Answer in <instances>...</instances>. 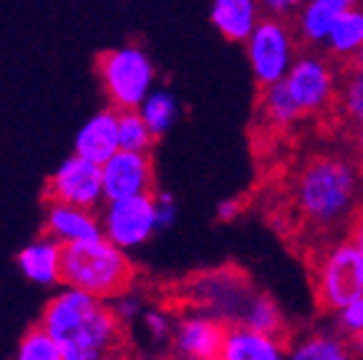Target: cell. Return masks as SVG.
Here are the masks:
<instances>
[{
  "mask_svg": "<svg viewBox=\"0 0 363 360\" xmlns=\"http://www.w3.org/2000/svg\"><path fill=\"white\" fill-rule=\"evenodd\" d=\"M353 71H356V74H361V76H363V51L358 53L356 58H353Z\"/></svg>",
  "mask_w": 363,
  "mask_h": 360,
  "instance_id": "33",
  "label": "cell"
},
{
  "mask_svg": "<svg viewBox=\"0 0 363 360\" xmlns=\"http://www.w3.org/2000/svg\"><path fill=\"white\" fill-rule=\"evenodd\" d=\"M40 325L63 360H108L119 348V315L79 290H66L45 305Z\"/></svg>",
  "mask_w": 363,
  "mask_h": 360,
  "instance_id": "1",
  "label": "cell"
},
{
  "mask_svg": "<svg viewBox=\"0 0 363 360\" xmlns=\"http://www.w3.org/2000/svg\"><path fill=\"white\" fill-rule=\"evenodd\" d=\"M340 106L348 116L363 121V76L356 71H351V76H346L340 86Z\"/></svg>",
  "mask_w": 363,
  "mask_h": 360,
  "instance_id": "25",
  "label": "cell"
},
{
  "mask_svg": "<svg viewBox=\"0 0 363 360\" xmlns=\"http://www.w3.org/2000/svg\"><path fill=\"white\" fill-rule=\"evenodd\" d=\"M16 360H63V353L53 338L43 330V325H33L18 343Z\"/></svg>",
  "mask_w": 363,
  "mask_h": 360,
  "instance_id": "24",
  "label": "cell"
},
{
  "mask_svg": "<svg viewBox=\"0 0 363 360\" xmlns=\"http://www.w3.org/2000/svg\"><path fill=\"white\" fill-rule=\"evenodd\" d=\"M356 348H358V353L363 355V335H358V338H356Z\"/></svg>",
  "mask_w": 363,
  "mask_h": 360,
  "instance_id": "34",
  "label": "cell"
},
{
  "mask_svg": "<svg viewBox=\"0 0 363 360\" xmlns=\"http://www.w3.org/2000/svg\"><path fill=\"white\" fill-rule=\"evenodd\" d=\"M220 360H288V350L272 335L250 330L245 325H230Z\"/></svg>",
  "mask_w": 363,
  "mask_h": 360,
  "instance_id": "14",
  "label": "cell"
},
{
  "mask_svg": "<svg viewBox=\"0 0 363 360\" xmlns=\"http://www.w3.org/2000/svg\"><path fill=\"white\" fill-rule=\"evenodd\" d=\"M144 322H147L149 332H152L154 338H164L167 332H169V322H167V317L162 313H147Z\"/></svg>",
  "mask_w": 363,
  "mask_h": 360,
  "instance_id": "29",
  "label": "cell"
},
{
  "mask_svg": "<svg viewBox=\"0 0 363 360\" xmlns=\"http://www.w3.org/2000/svg\"><path fill=\"white\" fill-rule=\"evenodd\" d=\"M154 134L139 111H119V147L121 152L149 154Z\"/></svg>",
  "mask_w": 363,
  "mask_h": 360,
  "instance_id": "22",
  "label": "cell"
},
{
  "mask_svg": "<svg viewBox=\"0 0 363 360\" xmlns=\"http://www.w3.org/2000/svg\"><path fill=\"white\" fill-rule=\"evenodd\" d=\"M247 61L260 86L270 89L275 84H283L293 63L298 61L295 35L288 23L262 18L257 30L247 40Z\"/></svg>",
  "mask_w": 363,
  "mask_h": 360,
  "instance_id": "5",
  "label": "cell"
},
{
  "mask_svg": "<svg viewBox=\"0 0 363 360\" xmlns=\"http://www.w3.org/2000/svg\"><path fill=\"white\" fill-rule=\"evenodd\" d=\"M325 45L338 58H356L363 51V6L351 3V8L338 18Z\"/></svg>",
  "mask_w": 363,
  "mask_h": 360,
  "instance_id": "18",
  "label": "cell"
},
{
  "mask_svg": "<svg viewBox=\"0 0 363 360\" xmlns=\"http://www.w3.org/2000/svg\"><path fill=\"white\" fill-rule=\"evenodd\" d=\"M139 113L152 129V134L162 136L177 121V99L169 91H152L147 101L142 103V108H139Z\"/></svg>",
  "mask_w": 363,
  "mask_h": 360,
  "instance_id": "21",
  "label": "cell"
},
{
  "mask_svg": "<svg viewBox=\"0 0 363 360\" xmlns=\"http://www.w3.org/2000/svg\"><path fill=\"white\" fill-rule=\"evenodd\" d=\"M157 207L154 194L108 202L101 217V232L119 249L139 247L157 232Z\"/></svg>",
  "mask_w": 363,
  "mask_h": 360,
  "instance_id": "7",
  "label": "cell"
},
{
  "mask_svg": "<svg viewBox=\"0 0 363 360\" xmlns=\"http://www.w3.org/2000/svg\"><path fill=\"white\" fill-rule=\"evenodd\" d=\"M335 320L348 335H356V338L363 335V295L358 300H353L351 305H346L340 313H335Z\"/></svg>",
  "mask_w": 363,
  "mask_h": 360,
  "instance_id": "26",
  "label": "cell"
},
{
  "mask_svg": "<svg viewBox=\"0 0 363 360\" xmlns=\"http://www.w3.org/2000/svg\"><path fill=\"white\" fill-rule=\"evenodd\" d=\"M348 8H351L348 0H311V3H303L298 18H295L301 38L308 40V43H328L335 23Z\"/></svg>",
  "mask_w": 363,
  "mask_h": 360,
  "instance_id": "16",
  "label": "cell"
},
{
  "mask_svg": "<svg viewBox=\"0 0 363 360\" xmlns=\"http://www.w3.org/2000/svg\"><path fill=\"white\" fill-rule=\"evenodd\" d=\"M315 293L325 310H340L363 295V265L351 242H335L325 249L315 272Z\"/></svg>",
  "mask_w": 363,
  "mask_h": 360,
  "instance_id": "6",
  "label": "cell"
},
{
  "mask_svg": "<svg viewBox=\"0 0 363 360\" xmlns=\"http://www.w3.org/2000/svg\"><path fill=\"white\" fill-rule=\"evenodd\" d=\"M210 18L227 40L247 43L262 21V8L255 0H217L212 3Z\"/></svg>",
  "mask_w": 363,
  "mask_h": 360,
  "instance_id": "15",
  "label": "cell"
},
{
  "mask_svg": "<svg viewBox=\"0 0 363 360\" xmlns=\"http://www.w3.org/2000/svg\"><path fill=\"white\" fill-rule=\"evenodd\" d=\"M61 244H56L53 240L45 237V240H38V242L21 249L18 267L28 280L38 282V285H53V282H61Z\"/></svg>",
  "mask_w": 363,
  "mask_h": 360,
  "instance_id": "17",
  "label": "cell"
},
{
  "mask_svg": "<svg viewBox=\"0 0 363 360\" xmlns=\"http://www.w3.org/2000/svg\"><path fill=\"white\" fill-rule=\"evenodd\" d=\"M154 207H157V227L159 230H164L174 222V214H177V204L172 199V194L162 191V194H154Z\"/></svg>",
  "mask_w": 363,
  "mask_h": 360,
  "instance_id": "27",
  "label": "cell"
},
{
  "mask_svg": "<svg viewBox=\"0 0 363 360\" xmlns=\"http://www.w3.org/2000/svg\"><path fill=\"white\" fill-rule=\"evenodd\" d=\"M242 325L250 327V330L265 332V335L278 338L280 327H283V313L275 305V300L265 298V295H257V298H252L245 305Z\"/></svg>",
  "mask_w": 363,
  "mask_h": 360,
  "instance_id": "20",
  "label": "cell"
},
{
  "mask_svg": "<svg viewBox=\"0 0 363 360\" xmlns=\"http://www.w3.org/2000/svg\"><path fill=\"white\" fill-rule=\"evenodd\" d=\"M45 197L51 204H66V207H79L91 212L99 204V199H104L101 167L86 162L76 154L68 157L48 179Z\"/></svg>",
  "mask_w": 363,
  "mask_h": 360,
  "instance_id": "8",
  "label": "cell"
},
{
  "mask_svg": "<svg viewBox=\"0 0 363 360\" xmlns=\"http://www.w3.org/2000/svg\"><path fill=\"white\" fill-rule=\"evenodd\" d=\"M227 327L212 317H184L177 327V348L187 360H220Z\"/></svg>",
  "mask_w": 363,
  "mask_h": 360,
  "instance_id": "13",
  "label": "cell"
},
{
  "mask_svg": "<svg viewBox=\"0 0 363 360\" xmlns=\"http://www.w3.org/2000/svg\"><path fill=\"white\" fill-rule=\"evenodd\" d=\"M45 235L61 247L71 244L91 242V240H101V222L91 212L79 207H66V204H51L45 214Z\"/></svg>",
  "mask_w": 363,
  "mask_h": 360,
  "instance_id": "12",
  "label": "cell"
},
{
  "mask_svg": "<svg viewBox=\"0 0 363 360\" xmlns=\"http://www.w3.org/2000/svg\"><path fill=\"white\" fill-rule=\"evenodd\" d=\"M356 144H358V157L363 164V121H358V131H356Z\"/></svg>",
  "mask_w": 363,
  "mask_h": 360,
  "instance_id": "32",
  "label": "cell"
},
{
  "mask_svg": "<svg viewBox=\"0 0 363 360\" xmlns=\"http://www.w3.org/2000/svg\"><path fill=\"white\" fill-rule=\"evenodd\" d=\"M262 113L275 126H288L303 116L301 108L295 106V101L290 99L285 84H275L270 89H265V94H262Z\"/></svg>",
  "mask_w": 363,
  "mask_h": 360,
  "instance_id": "23",
  "label": "cell"
},
{
  "mask_svg": "<svg viewBox=\"0 0 363 360\" xmlns=\"http://www.w3.org/2000/svg\"><path fill=\"white\" fill-rule=\"evenodd\" d=\"M348 242L356 249V254L361 257V265H363V214H358L356 220H353L351 232H348Z\"/></svg>",
  "mask_w": 363,
  "mask_h": 360,
  "instance_id": "30",
  "label": "cell"
},
{
  "mask_svg": "<svg viewBox=\"0 0 363 360\" xmlns=\"http://www.w3.org/2000/svg\"><path fill=\"white\" fill-rule=\"evenodd\" d=\"M104 171V199L121 202L152 194V162L149 154L119 152L101 167Z\"/></svg>",
  "mask_w": 363,
  "mask_h": 360,
  "instance_id": "10",
  "label": "cell"
},
{
  "mask_svg": "<svg viewBox=\"0 0 363 360\" xmlns=\"http://www.w3.org/2000/svg\"><path fill=\"white\" fill-rule=\"evenodd\" d=\"M358 174L348 159L320 154L311 159L295 179V204L303 220L328 230L346 220L356 204Z\"/></svg>",
  "mask_w": 363,
  "mask_h": 360,
  "instance_id": "2",
  "label": "cell"
},
{
  "mask_svg": "<svg viewBox=\"0 0 363 360\" xmlns=\"http://www.w3.org/2000/svg\"><path fill=\"white\" fill-rule=\"evenodd\" d=\"M238 212H240V202H235V199L220 202V207H217V217H220V220H233Z\"/></svg>",
  "mask_w": 363,
  "mask_h": 360,
  "instance_id": "31",
  "label": "cell"
},
{
  "mask_svg": "<svg viewBox=\"0 0 363 360\" xmlns=\"http://www.w3.org/2000/svg\"><path fill=\"white\" fill-rule=\"evenodd\" d=\"M76 157L86 159L91 164H104L113 159L121 152L119 147V111L106 108L99 111L96 116H91L84 126L79 129L74 141Z\"/></svg>",
  "mask_w": 363,
  "mask_h": 360,
  "instance_id": "11",
  "label": "cell"
},
{
  "mask_svg": "<svg viewBox=\"0 0 363 360\" xmlns=\"http://www.w3.org/2000/svg\"><path fill=\"white\" fill-rule=\"evenodd\" d=\"M283 84L301 113L323 111L333 101L335 89H338L335 68L323 56H313V53L298 56Z\"/></svg>",
  "mask_w": 363,
  "mask_h": 360,
  "instance_id": "9",
  "label": "cell"
},
{
  "mask_svg": "<svg viewBox=\"0 0 363 360\" xmlns=\"http://www.w3.org/2000/svg\"><path fill=\"white\" fill-rule=\"evenodd\" d=\"M260 8L265 11V18H275V21H283L290 11H301L295 0H267Z\"/></svg>",
  "mask_w": 363,
  "mask_h": 360,
  "instance_id": "28",
  "label": "cell"
},
{
  "mask_svg": "<svg viewBox=\"0 0 363 360\" xmlns=\"http://www.w3.org/2000/svg\"><path fill=\"white\" fill-rule=\"evenodd\" d=\"M288 360H358L346 340L330 332H313L288 350Z\"/></svg>",
  "mask_w": 363,
  "mask_h": 360,
  "instance_id": "19",
  "label": "cell"
},
{
  "mask_svg": "<svg viewBox=\"0 0 363 360\" xmlns=\"http://www.w3.org/2000/svg\"><path fill=\"white\" fill-rule=\"evenodd\" d=\"M131 262L106 237L63 247L61 282L68 290H79L96 300L116 298L131 282Z\"/></svg>",
  "mask_w": 363,
  "mask_h": 360,
  "instance_id": "3",
  "label": "cell"
},
{
  "mask_svg": "<svg viewBox=\"0 0 363 360\" xmlns=\"http://www.w3.org/2000/svg\"><path fill=\"white\" fill-rule=\"evenodd\" d=\"M96 68L113 111H139L152 94L154 66L136 45H121L101 53Z\"/></svg>",
  "mask_w": 363,
  "mask_h": 360,
  "instance_id": "4",
  "label": "cell"
}]
</instances>
